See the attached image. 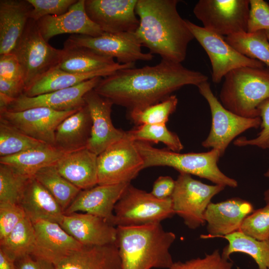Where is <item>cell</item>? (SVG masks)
Wrapping results in <instances>:
<instances>
[{
  "mask_svg": "<svg viewBox=\"0 0 269 269\" xmlns=\"http://www.w3.org/2000/svg\"><path fill=\"white\" fill-rule=\"evenodd\" d=\"M225 40L243 55L269 68V40L265 30L238 33L227 36Z\"/></svg>",
  "mask_w": 269,
  "mask_h": 269,
  "instance_id": "34",
  "label": "cell"
},
{
  "mask_svg": "<svg viewBox=\"0 0 269 269\" xmlns=\"http://www.w3.org/2000/svg\"><path fill=\"white\" fill-rule=\"evenodd\" d=\"M91 117V136L86 147L98 155L109 146L120 140L126 132L116 128L111 119L113 103L94 89L84 96Z\"/></svg>",
  "mask_w": 269,
  "mask_h": 269,
  "instance_id": "18",
  "label": "cell"
},
{
  "mask_svg": "<svg viewBox=\"0 0 269 269\" xmlns=\"http://www.w3.org/2000/svg\"><path fill=\"white\" fill-rule=\"evenodd\" d=\"M35 241L31 220L26 216L3 241L0 249L14 261L27 255H31Z\"/></svg>",
  "mask_w": 269,
  "mask_h": 269,
  "instance_id": "33",
  "label": "cell"
},
{
  "mask_svg": "<svg viewBox=\"0 0 269 269\" xmlns=\"http://www.w3.org/2000/svg\"><path fill=\"white\" fill-rule=\"evenodd\" d=\"M137 0H85L86 12L104 32H135Z\"/></svg>",
  "mask_w": 269,
  "mask_h": 269,
  "instance_id": "15",
  "label": "cell"
},
{
  "mask_svg": "<svg viewBox=\"0 0 269 269\" xmlns=\"http://www.w3.org/2000/svg\"><path fill=\"white\" fill-rule=\"evenodd\" d=\"M19 205L31 221L43 219L59 224L64 214L57 201L34 176L28 181Z\"/></svg>",
  "mask_w": 269,
  "mask_h": 269,
  "instance_id": "28",
  "label": "cell"
},
{
  "mask_svg": "<svg viewBox=\"0 0 269 269\" xmlns=\"http://www.w3.org/2000/svg\"><path fill=\"white\" fill-rule=\"evenodd\" d=\"M178 0H137L135 12L139 17L135 31L142 46L163 60L181 63L194 39L186 20L177 9Z\"/></svg>",
  "mask_w": 269,
  "mask_h": 269,
  "instance_id": "2",
  "label": "cell"
},
{
  "mask_svg": "<svg viewBox=\"0 0 269 269\" xmlns=\"http://www.w3.org/2000/svg\"><path fill=\"white\" fill-rule=\"evenodd\" d=\"M130 183L97 185L81 190L64 214L82 211L104 219L111 224L115 206Z\"/></svg>",
  "mask_w": 269,
  "mask_h": 269,
  "instance_id": "21",
  "label": "cell"
},
{
  "mask_svg": "<svg viewBox=\"0 0 269 269\" xmlns=\"http://www.w3.org/2000/svg\"><path fill=\"white\" fill-rule=\"evenodd\" d=\"M269 30V4L264 0H250L247 32Z\"/></svg>",
  "mask_w": 269,
  "mask_h": 269,
  "instance_id": "44",
  "label": "cell"
},
{
  "mask_svg": "<svg viewBox=\"0 0 269 269\" xmlns=\"http://www.w3.org/2000/svg\"><path fill=\"white\" fill-rule=\"evenodd\" d=\"M175 239L160 223L117 227L122 269H168L174 263L169 250Z\"/></svg>",
  "mask_w": 269,
  "mask_h": 269,
  "instance_id": "3",
  "label": "cell"
},
{
  "mask_svg": "<svg viewBox=\"0 0 269 269\" xmlns=\"http://www.w3.org/2000/svg\"><path fill=\"white\" fill-rule=\"evenodd\" d=\"M222 237L228 242L221 254L224 259L229 260L233 253H242L252 257L258 269H269V239L258 240L240 231Z\"/></svg>",
  "mask_w": 269,
  "mask_h": 269,
  "instance_id": "31",
  "label": "cell"
},
{
  "mask_svg": "<svg viewBox=\"0 0 269 269\" xmlns=\"http://www.w3.org/2000/svg\"><path fill=\"white\" fill-rule=\"evenodd\" d=\"M26 216L19 204L0 203V242L5 239Z\"/></svg>",
  "mask_w": 269,
  "mask_h": 269,
  "instance_id": "43",
  "label": "cell"
},
{
  "mask_svg": "<svg viewBox=\"0 0 269 269\" xmlns=\"http://www.w3.org/2000/svg\"><path fill=\"white\" fill-rule=\"evenodd\" d=\"M64 45L84 47L97 53L116 58L120 64H134L137 61H149L153 58L150 53L142 51V44L135 32H104L90 36L71 35Z\"/></svg>",
  "mask_w": 269,
  "mask_h": 269,
  "instance_id": "12",
  "label": "cell"
},
{
  "mask_svg": "<svg viewBox=\"0 0 269 269\" xmlns=\"http://www.w3.org/2000/svg\"><path fill=\"white\" fill-rule=\"evenodd\" d=\"M197 87L209 105L212 117L209 133L202 142L204 147L217 150L221 157L235 137L250 129L261 126L260 117L245 118L226 109L214 95L208 81Z\"/></svg>",
  "mask_w": 269,
  "mask_h": 269,
  "instance_id": "8",
  "label": "cell"
},
{
  "mask_svg": "<svg viewBox=\"0 0 269 269\" xmlns=\"http://www.w3.org/2000/svg\"><path fill=\"white\" fill-rule=\"evenodd\" d=\"M64 154L53 146L44 144L20 153L0 157V163L9 165L25 175L33 177L39 170L55 165Z\"/></svg>",
  "mask_w": 269,
  "mask_h": 269,
  "instance_id": "29",
  "label": "cell"
},
{
  "mask_svg": "<svg viewBox=\"0 0 269 269\" xmlns=\"http://www.w3.org/2000/svg\"><path fill=\"white\" fill-rule=\"evenodd\" d=\"M98 155L87 147L64 154L55 166L59 173L81 190L98 185Z\"/></svg>",
  "mask_w": 269,
  "mask_h": 269,
  "instance_id": "24",
  "label": "cell"
},
{
  "mask_svg": "<svg viewBox=\"0 0 269 269\" xmlns=\"http://www.w3.org/2000/svg\"><path fill=\"white\" fill-rule=\"evenodd\" d=\"M219 97L222 105L243 117H260L259 107L269 98V68L242 67L224 77Z\"/></svg>",
  "mask_w": 269,
  "mask_h": 269,
  "instance_id": "4",
  "label": "cell"
},
{
  "mask_svg": "<svg viewBox=\"0 0 269 269\" xmlns=\"http://www.w3.org/2000/svg\"><path fill=\"white\" fill-rule=\"evenodd\" d=\"M178 104L175 95H171L160 102L141 108L130 110L131 120L137 126L146 124H166L175 112Z\"/></svg>",
  "mask_w": 269,
  "mask_h": 269,
  "instance_id": "36",
  "label": "cell"
},
{
  "mask_svg": "<svg viewBox=\"0 0 269 269\" xmlns=\"http://www.w3.org/2000/svg\"><path fill=\"white\" fill-rule=\"evenodd\" d=\"M31 177L20 173L9 165L0 163V203L19 204Z\"/></svg>",
  "mask_w": 269,
  "mask_h": 269,
  "instance_id": "38",
  "label": "cell"
},
{
  "mask_svg": "<svg viewBox=\"0 0 269 269\" xmlns=\"http://www.w3.org/2000/svg\"><path fill=\"white\" fill-rule=\"evenodd\" d=\"M240 231L260 241L269 239V204L254 211L243 221Z\"/></svg>",
  "mask_w": 269,
  "mask_h": 269,
  "instance_id": "39",
  "label": "cell"
},
{
  "mask_svg": "<svg viewBox=\"0 0 269 269\" xmlns=\"http://www.w3.org/2000/svg\"><path fill=\"white\" fill-rule=\"evenodd\" d=\"M34 177L52 195L64 212L81 190L63 177L55 165L42 168Z\"/></svg>",
  "mask_w": 269,
  "mask_h": 269,
  "instance_id": "32",
  "label": "cell"
},
{
  "mask_svg": "<svg viewBox=\"0 0 269 269\" xmlns=\"http://www.w3.org/2000/svg\"><path fill=\"white\" fill-rule=\"evenodd\" d=\"M193 11L204 28L219 35L247 32L250 0H199Z\"/></svg>",
  "mask_w": 269,
  "mask_h": 269,
  "instance_id": "11",
  "label": "cell"
},
{
  "mask_svg": "<svg viewBox=\"0 0 269 269\" xmlns=\"http://www.w3.org/2000/svg\"><path fill=\"white\" fill-rule=\"evenodd\" d=\"M0 77L24 82L22 68L13 53L0 55Z\"/></svg>",
  "mask_w": 269,
  "mask_h": 269,
  "instance_id": "45",
  "label": "cell"
},
{
  "mask_svg": "<svg viewBox=\"0 0 269 269\" xmlns=\"http://www.w3.org/2000/svg\"><path fill=\"white\" fill-rule=\"evenodd\" d=\"M64 53L58 65L62 70L74 73H87L118 65L113 58L89 49L64 45Z\"/></svg>",
  "mask_w": 269,
  "mask_h": 269,
  "instance_id": "30",
  "label": "cell"
},
{
  "mask_svg": "<svg viewBox=\"0 0 269 269\" xmlns=\"http://www.w3.org/2000/svg\"><path fill=\"white\" fill-rule=\"evenodd\" d=\"M85 0H78L65 13L48 15L36 21L38 29L48 42L53 37L62 34L96 37L104 32L87 14Z\"/></svg>",
  "mask_w": 269,
  "mask_h": 269,
  "instance_id": "19",
  "label": "cell"
},
{
  "mask_svg": "<svg viewBox=\"0 0 269 269\" xmlns=\"http://www.w3.org/2000/svg\"><path fill=\"white\" fill-rule=\"evenodd\" d=\"M32 9L27 0H0V55L11 53L15 48Z\"/></svg>",
  "mask_w": 269,
  "mask_h": 269,
  "instance_id": "23",
  "label": "cell"
},
{
  "mask_svg": "<svg viewBox=\"0 0 269 269\" xmlns=\"http://www.w3.org/2000/svg\"><path fill=\"white\" fill-rule=\"evenodd\" d=\"M59 224L84 246L116 244L117 227L89 213L64 214Z\"/></svg>",
  "mask_w": 269,
  "mask_h": 269,
  "instance_id": "20",
  "label": "cell"
},
{
  "mask_svg": "<svg viewBox=\"0 0 269 269\" xmlns=\"http://www.w3.org/2000/svg\"><path fill=\"white\" fill-rule=\"evenodd\" d=\"M208 80L203 73L181 63L162 59L153 66L119 70L103 77L94 90L130 110L160 102L183 86H197Z\"/></svg>",
  "mask_w": 269,
  "mask_h": 269,
  "instance_id": "1",
  "label": "cell"
},
{
  "mask_svg": "<svg viewBox=\"0 0 269 269\" xmlns=\"http://www.w3.org/2000/svg\"><path fill=\"white\" fill-rule=\"evenodd\" d=\"M187 26L203 48L210 61L212 80L215 83L221 82L230 71L242 67L263 68L265 64L259 60L249 58L234 48L224 38L186 20Z\"/></svg>",
  "mask_w": 269,
  "mask_h": 269,
  "instance_id": "13",
  "label": "cell"
},
{
  "mask_svg": "<svg viewBox=\"0 0 269 269\" xmlns=\"http://www.w3.org/2000/svg\"><path fill=\"white\" fill-rule=\"evenodd\" d=\"M78 110L57 111L45 107H36L18 112L5 110L0 111V118L30 137L54 146L57 127Z\"/></svg>",
  "mask_w": 269,
  "mask_h": 269,
  "instance_id": "14",
  "label": "cell"
},
{
  "mask_svg": "<svg viewBox=\"0 0 269 269\" xmlns=\"http://www.w3.org/2000/svg\"><path fill=\"white\" fill-rule=\"evenodd\" d=\"M134 141L162 142L169 150L180 152L183 145L178 136L166 127V124H146L127 131Z\"/></svg>",
  "mask_w": 269,
  "mask_h": 269,
  "instance_id": "37",
  "label": "cell"
},
{
  "mask_svg": "<svg viewBox=\"0 0 269 269\" xmlns=\"http://www.w3.org/2000/svg\"><path fill=\"white\" fill-rule=\"evenodd\" d=\"M174 215L171 198H157L130 183L115 206L111 224L119 227L160 223Z\"/></svg>",
  "mask_w": 269,
  "mask_h": 269,
  "instance_id": "6",
  "label": "cell"
},
{
  "mask_svg": "<svg viewBox=\"0 0 269 269\" xmlns=\"http://www.w3.org/2000/svg\"><path fill=\"white\" fill-rule=\"evenodd\" d=\"M233 263L224 259L218 250L203 258L174 262L168 269H233Z\"/></svg>",
  "mask_w": 269,
  "mask_h": 269,
  "instance_id": "40",
  "label": "cell"
},
{
  "mask_svg": "<svg viewBox=\"0 0 269 269\" xmlns=\"http://www.w3.org/2000/svg\"><path fill=\"white\" fill-rule=\"evenodd\" d=\"M32 5L30 18L37 21L48 16H58L66 12L77 0H27Z\"/></svg>",
  "mask_w": 269,
  "mask_h": 269,
  "instance_id": "41",
  "label": "cell"
},
{
  "mask_svg": "<svg viewBox=\"0 0 269 269\" xmlns=\"http://www.w3.org/2000/svg\"><path fill=\"white\" fill-rule=\"evenodd\" d=\"M175 180L169 176H161L154 181L151 194L160 199L171 198L175 187Z\"/></svg>",
  "mask_w": 269,
  "mask_h": 269,
  "instance_id": "46",
  "label": "cell"
},
{
  "mask_svg": "<svg viewBox=\"0 0 269 269\" xmlns=\"http://www.w3.org/2000/svg\"><path fill=\"white\" fill-rule=\"evenodd\" d=\"M264 199L266 204H269V188L265 191L264 193Z\"/></svg>",
  "mask_w": 269,
  "mask_h": 269,
  "instance_id": "49",
  "label": "cell"
},
{
  "mask_svg": "<svg viewBox=\"0 0 269 269\" xmlns=\"http://www.w3.org/2000/svg\"><path fill=\"white\" fill-rule=\"evenodd\" d=\"M261 119V131L258 136L252 139L240 137L234 141L238 146H256L262 149H269V98L263 101L259 107Z\"/></svg>",
  "mask_w": 269,
  "mask_h": 269,
  "instance_id": "42",
  "label": "cell"
},
{
  "mask_svg": "<svg viewBox=\"0 0 269 269\" xmlns=\"http://www.w3.org/2000/svg\"><path fill=\"white\" fill-rule=\"evenodd\" d=\"M15 265L16 269H56L53 263L30 255L17 259Z\"/></svg>",
  "mask_w": 269,
  "mask_h": 269,
  "instance_id": "47",
  "label": "cell"
},
{
  "mask_svg": "<svg viewBox=\"0 0 269 269\" xmlns=\"http://www.w3.org/2000/svg\"><path fill=\"white\" fill-rule=\"evenodd\" d=\"M266 32L268 38V39L269 40V30L266 31Z\"/></svg>",
  "mask_w": 269,
  "mask_h": 269,
  "instance_id": "51",
  "label": "cell"
},
{
  "mask_svg": "<svg viewBox=\"0 0 269 269\" xmlns=\"http://www.w3.org/2000/svg\"><path fill=\"white\" fill-rule=\"evenodd\" d=\"M0 269H16L15 261L0 249Z\"/></svg>",
  "mask_w": 269,
  "mask_h": 269,
  "instance_id": "48",
  "label": "cell"
},
{
  "mask_svg": "<svg viewBox=\"0 0 269 269\" xmlns=\"http://www.w3.org/2000/svg\"><path fill=\"white\" fill-rule=\"evenodd\" d=\"M35 241L31 256L47 260L55 266L82 245L57 223L43 220L31 221Z\"/></svg>",
  "mask_w": 269,
  "mask_h": 269,
  "instance_id": "17",
  "label": "cell"
},
{
  "mask_svg": "<svg viewBox=\"0 0 269 269\" xmlns=\"http://www.w3.org/2000/svg\"><path fill=\"white\" fill-rule=\"evenodd\" d=\"M44 143L0 118V157L12 155Z\"/></svg>",
  "mask_w": 269,
  "mask_h": 269,
  "instance_id": "35",
  "label": "cell"
},
{
  "mask_svg": "<svg viewBox=\"0 0 269 269\" xmlns=\"http://www.w3.org/2000/svg\"><path fill=\"white\" fill-rule=\"evenodd\" d=\"M268 3H269V2H268Z\"/></svg>",
  "mask_w": 269,
  "mask_h": 269,
  "instance_id": "52",
  "label": "cell"
},
{
  "mask_svg": "<svg viewBox=\"0 0 269 269\" xmlns=\"http://www.w3.org/2000/svg\"><path fill=\"white\" fill-rule=\"evenodd\" d=\"M225 187L206 184L190 174L180 173L171 196L174 214L181 217L189 229L200 227L206 223L204 214L211 199Z\"/></svg>",
  "mask_w": 269,
  "mask_h": 269,
  "instance_id": "10",
  "label": "cell"
},
{
  "mask_svg": "<svg viewBox=\"0 0 269 269\" xmlns=\"http://www.w3.org/2000/svg\"><path fill=\"white\" fill-rule=\"evenodd\" d=\"M98 185L130 183L144 169V161L128 132L97 157Z\"/></svg>",
  "mask_w": 269,
  "mask_h": 269,
  "instance_id": "9",
  "label": "cell"
},
{
  "mask_svg": "<svg viewBox=\"0 0 269 269\" xmlns=\"http://www.w3.org/2000/svg\"><path fill=\"white\" fill-rule=\"evenodd\" d=\"M91 117L86 104L57 127L54 147L64 154L85 148L91 136Z\"/></svg>",
  "mask_w": 269,
  "mask_h": 269,
  "instance_id": "26",
  "label": "cell"
},
{
  "mask_svg": "<svg viewBox=\"0 0 269 269\" xmlns=\"http://www.w3.org/2000/svg\"><path fill=\"white\" fill-rule=\"evenodd\" d=\"M56 269H122L116 244L84 246L56 266Z\"/></svg>",
  "mask_w": 269,
  "mask_h": 269,
  "instance_id": "27",
  "label": "cell"
},
{
  "mask_svg": "<svg viewBox=\"0 0 269 269\" xmlns=\"http://www.w3.org/2000/svg\"><path fill=\"white\" fill-rule=\"evenodd\" d=\"M102 78L96 77L72 87L34 97H29L23 94L12 101L5 110L18 112L36 107L57 111L78 110L86 105L85 95L94 89Z\"/></svg>",
  "mask_w": 269,
  "mask_h": 269,
  "instance_id": "16",
  "label": "cell"
},
{
  "mask_svg": "<svg viewBox=\"0 0 269 269\" xmlns=\"http://www.w3.org/2000/svg\"><path fill=\"white\" fill-rule=\"evenodd\" d=\"M134 67V64H119L103 70L87 73H74L61 69L58 66L53 68L37 79L24 91V94L32 97L68 88L96 77H105L117 71Z\"/></svg>",
  "mask_w": 269,
  "mask_h": 269,
  "instance_id": "25",
  "label": "cell"
},
{
  "mask_svg": "<svg viewBox=\"0 0 269 269\" xmlns=\"http://www.w3.org/2000/svg\"><path fill=\"white\" fill-rule=\"evenodd\" d=\"M254 211L252 204L238 198L211 202L204 218L211 237H223L240 231L244 219Z\"/></svg>",
  "mask_w": 269,
  "mask_h": 269,
  "instance_id": "22",
  "label": "cell"
},
{
  "mask_svg": "<svg viewBox=\"0 0 269 269\" xmlns=\"http://www.w3.org/2000/svg\"><path fill=\"white\" fill-rule=\"evenodd\" d=\"M144 161V168L153 166L171 167L179 173L194 175L215 184L235 188L237 181L223 173L217 163L221 157L215 149L205 152L181 153L167 148H157L149 142L134 141Z\"/></svg>",
  "mask_w": 269,
  "mask_h": 269,
  "instance_id": "5",
  "label": "cell"
},
{
  "mask_svg": "<svg viewBox=\"0 0 269 269\" xmlns=\"http://www.w3.org/2000/svg\"><path fill=\"white\" fill-rule=\"evenodd\" d=\"M264 175L267 177H268L269 178V169L267 171V172L265 173Z\"/></svg>",
  "mask_w": 269,
  "mask_h": 269,
  "instance_id": "50",
  "label": "cell"
},
{
  "mask_svg": "<svg viewBox=\"0 0 269 269\" xmlns=\"http://www.w3.org/2000/svg\"><path fill=\"white\" fill-rule=\"evenodd\" d=\"M11 53L16 56L22 68L26 90L37 79L59 65L64 50L51 46L41 35L36 22L30 19Z\"/></svg>",
  "mask_w": 269,
  "mask_h": 269,
  "instance_id": "7",
  "label": "cell"
}]
</instances>
